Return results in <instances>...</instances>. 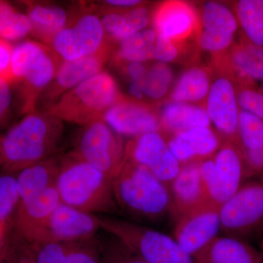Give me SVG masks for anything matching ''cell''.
<instances>
[{
    "label": "cell",
    "mask_w": 263,
    "mask_h": 263,
    "mask_svg": "<svg viewBox=\"0 0 263 263\" xmlns=\"http://www.w3.org/2000/svg\"><path fill=\"white\" fill-rule=\"evenodd\" d=\"M64 134V124L46 110L24 115L2 136L3 164L5 172L22 170L54 155Z\"/></svg>",
    "instance_id": "6da1fadb"
},
{
    "label": "cell",
    "mask_w": 263,
    "mask_h": 263,
    "mask_svg": "<svg viewBox=\"0 0 263 263\" xmlns=\"http://www.w3.org/2000/svg\"><path fill=\"white\" fill-rule=\"evenodd\" d=\"M112 190L118 209L132 219L158 222L173 216L168 186L141 164L125 159Z\"/></svg>",
    "instance_id": "7a4b0ae2"
},
{
    "label": "cell",
    "mask_w": 263,
    "mask_h": 263,
    "mask_svg": "<svg viewBox=\"0 0 263 263\" xmlns=\"http://www.w3.org/2000/svg\"><path fill=\"white\" fill-rule=\"evenodd\" d=\"M56 188L62 202L82 212L114 214L119 210L112 180L74 151L62 157Z\"/></svg>",
    "instance_id": "3957f363"
},
{
    "label": "cell",
    "mask_w": 263,
    "mask_h": 263,
    "mask_svg": "<svg viewBox=\"0 0 263 263\" xmlns=\"http://www.w3.org/2000/svg\"><path fill=\"white\" fill-rule=\"evenodd\" d=\"M122 96L113 76L103 70L62 95L46 111L62 122L84 126L103 119Z\"/></svg>",
    "instance_id": "277c9868"
},
{
    "label": "cell",
    "mask_w": 263,
    "mask_h": 263,
    "mask_svg": "<svg viewBox=\"0 0 263 263\" xmlns=\"http://www.w3.org/2000/svg\"><path fill=\"white\" fill-rule=\"evenodd\" d=\"M101 229L148 263H195L172 237L133 221L99 215Z\"/></svg>",
    "instance_id": "5b68a950"
},
{
    "label": "cell",
    "mask_w": 263,
    "mask_h": 263,
    "mask_svg": "<svg viewBox=\"0 0 263 263\" xmlns=\"http://www.w3.org/2000/svg\"><path fill=\"white\" fill-rule=\"evenodd\" d=\"M62 62L48 45L25 41L13 46L11 74L23 91L30 112L49 86Z\"/></svg>",
    "instance_id": "8992f818"
},
{
    "label": "cell",
    "mask_w": 263,
    "mask_h": 263,
    "mask_svg": "<svg viewBox=\"0 0 263 263\" xmlns=\"http://www.w3.org/2000/svg\"><path fill=\"white\" fill-rule=\"evenodd\" d=\"M199 169L210 201L220 208L248 177L241 148L229 141L224 142L215 155L201 161Z\"/></svg>",
    "instance_id": "52a82bcc"
},
{
    "label": "cell",
    "mask_w": 263,
    "mask_h": 263,
    "mask_svg": "<svg viewBox=\"0 0 263 263\" xmlns=\"http://www.w3.org/2000/svg\"><path fill=\"white\" fill-rule=\"evenodd\" d=\"M221 230L247 242L263 235V174L247 183L220 208Z\"/></svg>",
    "instance_id": "ba28073f"
},
{
    "label": "cell",
    "mask_w": 263,
    "mask_h": 263,
    "mask_svg": "<svg viewBox=\"0 0 263 263\" xmlns=\"http://www.w3.org/2000/svg\"><path fill=\"white\" fill-rule=\"evenodd\" d=\"M74 152L110 180L125 162L126 146L103 119L84 126L76 139Z\"/></svg>",
    "instance_id": "9c48e42d"
},
{
    "label": "cell",
    "mask_w": 263,
    "mask_h": 263,
    "mask_svg": "<svg viewBox=\"0 0 263 263\" xmlns=\"http://www.w3.org/2000/svg\"><path fill=\"white\" fill-rule=\"evenodd\" d=\"M49 46L62 61L91 56L110 47L101 18L91 13L74 16Z\"/></svg>",
    "instance_id": "30bf717a"
},
{
    "label": "cell",
    "mask_w": 263,
    "mask_h": 263,
    "mask_svg": "<svg viewBox=\"0 0 263 263\" xmlns=\"http://www.w3.org/2000/svg\"><path fill=\"white\" fill-rule=\"evenodd\" d=\"M141 164L167 186L181 168L160 132L136 137L126 145V158Z\"/></svg>",
    "instance_id": "8fae6325"
},
{
    "label": "cell",
    "mask_w": 263,
    "mask_h": 263,
    "mask_svg": "<svg viewBox=\"0 0 263 263\" xmlns=\"http://www.w3.org/2000/svg\"><path fill=\"white\" fill-rule=\"evenodd\" d=\"M219 230L220 207L209 203L176 219L174 238L195 258L217 238Z\"/></svg>",
    "instance_id": "7c38bea8"
},
{
    "label": "cell",
    "mask_w": 263,
    "mask_h": 263,
    "mask_svg": "<svg viewBox=\"0 0 263 263\" xmlns=\"http://www.w3.org/2000/svg\"><path fill=\"white\" fill-rule=\"evenodd\" d=\"M103 120L118 135L141 136L160 132V114L152 105L122 96L103 115Z\"/></svg>",
    "instance_id": "4fadbf2b"
},
{
    "label": "cell",
    "mask_w": 263,
    "mask_h": 263,
    "mask_svg": "<svg viewBox=\"0 0 263 263\" xmlns=\"http://www.w3.org/2000/svg\"><path fill=\"white\" fill-rule=\"evenodd\" d=\"M99 228L97 215L61 202L52 213L37 242L72 243L87 240L92 238Z\"/></svg>",
    "instance_id": "5bb4252c"
},
{
    "label": "cell",
    "mask_w": 263,
    "mask_h": 263,
    "mask_svg": "<svg viewBox=\"0 0 263 263\" xmlns=\"http://www.w3.org/2000/svg\"><path fill=\"white\" fill-rule=\"evenodd\" d=\"M60 202L56 186L19 200L13 216L17 236L27 243L37 242L48 219Z\"/></svg>",
    "instance_id": "9a60e30c"
},
{
    "label": "cell",
    "mask_w": 263,
    "mask_h": 263,
    "mask_svg": "<svg viewBox=\"0 0 263 263\" xmlns=\"http://www.w3.org/2000/svg\"><path fill=\"white\" fill-rule=\"evenodd\" d=\"M205 110L211 122L226 138L239 146L238 125L239 105L237 91L229 78L220 77L212 84L208 95Z\"/></svg>",
    "instance_id": "2e32d148"
},
{
    "label": "cell",
    "mask_w": 263,
    "mask_h": 263,
    "mask_svg": "<svg viewBox=\"0 0 263 263\" xmlns=\"http://www.w3.org/2000/svg\"><path fill=\"white\" fill-rule=\"evenodd\" d=\"M110 52L109 47L91 56L72 61H62L54 79L41 96L47 103V107L67 91L103 72Z\"/></svg>",
    "instance_id": "e0dca14e"
},
{
    "label": "cell",
    "mask_w": 263,
    "mask_h": 263,
    "mask_svg": "<svg viewBox=\"0 0 263 263\" xmlns=\"http://www.w3.org/2000/svg\"><path fill=\"white\" fill-rule=\"evenodd\" d=\"M154 30L157 35L168 39L178 46L197 32L199 15L193 7L182 1L161 3L152 15Z\"/></svg>",
    "instance_id": "ac0fdd59"
},
{
    "label": "cell",
    "mask_w": 263,
    "mask_h": 263,
    "mask_svg": "<svg viewBox=\"0 0 263 263\" xmlns=\"http://www.w3.org/2000/svg\"><path fill=\"white\" fill-rule=\"evenodd\" d=\"M200 162L181 166L179 174L169 185L173 217L176 219L212 203L200 176Z\"/></svg>",
    "instance_id": "d6986e66"
},
{
    "label": "cell",
    "mask_w": 263,
    "mask_h": 263,
    "mask_svg": "<svg viewBox=\"0 0 263 263\" xmlns=\"http://www.w3.org/2000/svg\"><path fill=\"white\" fill-rule=\"evenodd\" d=\"M165 138L170 150L181 166L209 158L221 146L219 136L207 127L193 128Z\"/></svg>",
    "instance_id": "ffe728a7"
},
{
    "label": "cell",
    "mask_w": 263,
    "mask_h": 263,
    "mask_svg": "<svg viewBox=\"0 0 263 263\" xmlns=\"http://www.w3.org/2000/svg\"><path fill=\"white\" fill-rule=\"evenodd\" d=\"M223 56L216 59L219 67H224L230 77L238 79L245 87L252 81H263V46L245 38L233 44Z\"/></svg>",
    "instance_id": "44dd1931"
},
{
    "label": "cell",
    "mask_w": 263,
    "mask_h": 263,
    "mask_svg": "<svg viewBox=\"0 0 263 263\" xmlns=\"http://www.w3.org/2000/svg\"><path fill=\"white\" fill-rule=\"evenodd\" d=\"M195 263H262V253L247 242L233 237H217L201 253Z\"/></svg>",
    "instance_id": "7402d4cb"
},
{
    "label": "cell",
    "mask_w": 263,
    "mask_h": 263,
    "mask_svg": "<svg viewBox=\"0 0 263 263\" xmlns=\"http://www.w3.org/2000/svg\"><path fill=\"white\" fill-rule=\"evenodd\" d=\"M160 133L167 136L200 127H210L205 108L195 104L170 102L160 114Z\"/></svg>",
    "instance_id": "603a6c76"
},
{
    "label": "cell",
    "mask_w": 263,
    "mask_h": 263,
    "mask_svg": "<svg viewBox=\"0 0 263 263\" xmlns=\"http://www.w3.org/2000/svg\"><path fill=\"white\" fill-rule=\"evenodd\" d=\"M62 157L52 156L18 172L16 179L19 200L56 186Z\"/></svg>",
    "instance_id": "cb8c5ba5"
},
{
    "label": "cell",
    "mask_w": 263,
    "mask_h": 263,
    "mask_svg": "<svg viewBox=\"0 0 263 263\" xmlns=\"http://www.w3.org/2000/svg\"><path fill=\"white\" fill-rule=\"evenodd\" d=\"M27 15L32 23L31 34L48 46L74 17L70 16L63 7L45 3L29 5Z\"/></svg>",
    "instance_id": "d4e9b609"
},
{
    "label": "cell",
    "mask_w": 263,
    "mask_h": 263,
    "mask_svg": "<svg viewBox=\"0 0 263 263\" xmlns=\"http://www.w3.org/2000/svg\"><path fill=\"white\" fill-rule=\"evenodd\" d=\"M101 21L107 38L120 42L145 29L150 15L148 8L140 5L122 11L105 12Z\"/></svg>",
    "instance_id": "484cf974"
},
{
    "label": "cell",
    "mask_w": 263,
    "mask_h": 263,
    "mask_svg": "<svg viewBox=\"0 0 263 263\" xmlns=\"http://www.w3.org/2000/svg\"><path fill=\"white\" fill-rule=\"evenodd\" d=\"M211 86L210 75L205 67H190L175 85L170 102L190 104L201 102L207 98Z\"/></svg>",
    "instance_id": "4316f807"
},
{
    "label": "cell",
    "mask_w": 263,
    "mask_h": 263,
    "mask_svg": "<svg viewBox=\"0 0 263 263\" xmlns=\"http://www.w3.org/2000/svg\"><path fill=\"white\" fill-rule=\"evenodd\" d=\"M154 29H143L120 41L114 53V63L148 62L152 60V51L157 41Z\"/></svg>",
    "instance_id": "83f0119b"
},
{
    "label": "cell",
    "mask_w": 263,
    "mask_h": 263,
    "mask_svg": "<svg viewBox=\"0 0 263 263\" xmlns=\"http://www.w3.org/2000/svg\"><path fill=\"white\" fill-rule=\"evenodd\" d=\"M235 10L246 39L263 46V0H240L235 3Z\"/></svg>",
    "instance_id": "f1b7e54d"
},
{
    "label": "cell",
    "mask_w": 263,
    "mask_h": 263,
    "mask_svg": "<svg viewBox=\"0 0 263 263\" xmlns=\"http://www.w3.org/2000/svg\"><path fill=\"white\" fill-rule=\"evenodd\" d=\"M18 111L29 113L23 91L13 79L0 77V131L10 125Z\"/></svg>",
    "instance_id": "f546056e"
},
{
    "label": "cell",
    "mask_w": 263,
    "mask_h": 263,
    "mask_svg": "<svg viewBox=\"0 0 263 263\" xmlns=\"http://www.w3.org/2000/svg\"><path fill=\"white\" fill-rule=\"evenodd\" d=\"M238 22L231 10L220 3L209 2L202 6L199 16V29L234 34Z\"/></svg>",
    "instance_id": "4dcf8cb0"
},
{
    "label": "cell",
    "mask_w": 263,
    "mask_h": 263,
    "mask_svg": "<svg viewBox=\"0 0 263 263\" xmlns=\"http://www.w3.org/2000/svg\"><path fill=\"white\" fill-rule=\"evenodd\" d=\"M14 245L33 263H67L70 248V243L59 241L27 243L21 238Z\"/></svg>",
    "instance_id": "1f68e13d"
},
{
    "label": "cell",
    "mask_w": 263,
    "mask_h": 263,
    "mask_svg": "<svg viewBox=\"0 0 263 263\" xmlns=\"http://www.w3.org/2000/svg\"><path fill=\"white\" fill-rule=\"evenodd\" d=\"M28 15L15 9L6 2L0 1V38L5 41H19L32 33Z\"/></svg>",
    "instance_id": "d6a6232c"
},
{
    "label": "cell",
    "mask_w": 263,
    "mask_h": 263,
    "mask_svg": "<svg viewBox=\"0 0 263 263\" xmlns=\"http://www.w3.org/2000/svg\"><path fill=\"white\" fill-rule=\"evenodd\" d=\"M173 80L174 74L167 63L156 62L149 64L146 76L141 81L144 102L145 100L156 101L163 98L168 92Z\"/></svg>",
    "instance_id": "836d02e7"
},
{
    "label": "cell",
    "mask_w": 263,
    "mask_h": 263,
    "mask_svg": "<svg viewBox=\"0 0 263 263\" xmlns=\"http://www.w3.org/2000/svg\"><path fill=\"white\" fill-rule=\"evenodd\" d=\"M238 141L242 151H255L263 147V121L254 114L240 110Z\"/></svg>",
    "instance_id": "e575fe53"
},
{
    "label": "cell",
    "mask_w": 263,
    "mask_h": 263,
    "mask_svg": "<svg viewBox=\"0 0 263 263\" xmlns=\"http://www.w3.org/2000/svg\"><path fill=\"white\" fill-rule=\"evenodd\" d=\"M17 174L0 171V221L14 216L19 202Z\"/></svg>",
    "instance_id": "d590c367"
},
{
    "label": "cell",
    "mask_w": 263,
    "mask_h": 263,
    "mask_svg": "<svg viewBox=\"0 0 263 263\" xmlns=\"http://www.w3.org/2000/svg\"><path fill=\"white\" fill-rule=\"evenodd\" d=\"M197 38L199 46L202 49L216 54H221L223 52L226 53L229 51L233 46L235 35L199 29Z\"/></svg>",
    "instance_id": "8d00e7d4"
},
{
    "label": "cell",
    "mask_w": 263,
    "mask_h": 263,
    "mask_svg": "<svg viewBox=\"0 0 263 263\" xmlns=\"http://www.w3.org/2000/svg\"><path fill=\"white\" fill-rule=\"evenodd\" d=\"M67 263H102L101 254L89 240L72 242Z\"/></svg>",
    "instance_id": "74e56055"
},
{
    "label": "cell",
    "mask_w": 263,
    "mask_h": 263,
    "mask_svg": "<svg viewBox=\"0 0 263 263\" xmlns=\"http://www.w3.org/2000/svg\"><path fill=\"white\" fill-rule=\"evenodd\" d=\"M102 263H148L117 240L104 249Z\"/></svg>",
    "instance_id": "f35d334b"
},
{
    "label": "cell",
    "mask_w": 263,
    "mask_h": 263,
    "mask_svg": "<svg viewBox=\"0 0 263 263\" xmlns=\"http://www.w3.org/2000/svg\"><path fill=\"white\" fill-rule=\"evenodd\" d=\"M240 110L254 114L263 121V93L250 88L243 87L237 91Z\"/></svg>",
    "instance_id": "ab89813d"
},
{
    "label": "cell",
    "mask_w": 263,
    "mask_h": 263,
    "mask_svg": "<svg viewBox=\"0 0 263 263\" xmlns=\"http://www.w3.org/2000/svg\"><path fill=\"white\" fill-rule=\"evenodd\" d=\"M179 55V46L168 39L157 35L152 51V60L167 63L177 60Z\"/></svg>",
    "instance_id": "60d3db41"
},
{
    "label": "cell",
    "mask_w": 263,
    "mask_h": 263,
    "mask_svg": "<svg viewBox=\"0 0 263 263\" xmlns=\"http://www.w3.org/2000/svg\"><path fill=\"white\" fill-rule=\"evenodd\" d=\"M149 62H127V63L114 64L120 69L123 76L129 84L133 82H141L144 79L148 70Z\"/></svg>",
    "instance_id": "b9f144b4"
},
{
    "label": "cell",
    "mask_w": 263,
    "mask_h": 263,
    "mask_svg": "<svg viewBox=\"0 0 263 263\" xmlns=\"http://www.w3.org/2000/svg\"><path fill=\"white\" fill-rule=\"evenodd\" d=\"M245 157L247 176L263 174V147L255 151H242Z\"/></svg>",
    "instance_id": "7bdbcfd3"
},
{
    "label": "cell",
    "mask_w": 263,
    "mask_h": 263,
    "mask_svg": "<svg viewBox=\"0 0 263 263\" xmlns=\"http://www.w3.org/2000/svg\"><path fill=\"white\" fill-rule=\"evenodd\" d=\"M13 49L9 42L0 38V77L13 79L11 74Z\"/></svg>",
    "instance_id": "ee69618b"
},
{
    "label": "cell",
    "mask_w": 263,
    "mask_h": 263,
    "mask_svg": "<svg viewBox=\"0 0 263 263\" xmlns=\"http://www.w3.org/2000/svg\"><path fill=\"white\" fill-rule=\"evenodd\" d=\"M103 5L107 6L106 12L122 11L140 6L142 2L139 0H108L103 2Z\"/></svg>",
    "instance_id": "f6af8a7d"
},
{
    "label": "cell",
    "mask_w": 263,
    "mask_h": 263,
    "mask_svg": "<svg viewBox=\"0 0 263 263\" xmlns=\"http://www.w3.org/2000/svg\"><path fill=\"white\" fill-rule=\"evenodd\" d=\"M8 249L12 263H33L15 245L8 247Z\"/></svg>",
    "instance_id": "bcb514c9"
},
{
    "label": "cell",
    "mask_w": 263,
    "mask_h": 263,
    "mask_svg": "<svg viewBox=\"0 0 263 263\" xmlns=\"http://www.w3.org/2000/svg\"><path fill=\"white\" fill-rule=\"evenodd\" d=\"M0 263H12L7 246H3L0 250Z\"/></svg>",
    "instance_id": "7dc6e473"
},
{
    "label": "cell",
    "mask_w": 263,
    "mask_h": 263,
    "mask_svg": "<svg viewBox=\"0 0 263 263\" xmlns=\"http://www.w3.org/2000/svg\"><path fill=\"white\" fill-rule=\"evenodd\" d=\"M7 223L5 221H0V250L3 248L4 243V238L5 232H6Z\"/></svg>",
    "instance_id": "c3c4849f"
},
{
    "label": "cell",
    "mask_w": 263,
    "mask_h": 263,
    "mask_svg": "<svg viewBox=\"0 0 263 263\" xmlns=\"http://www.w3.org/2000/svg\"><path fill=\"white\" fill-rule=\"evenodd\" d=\"M3 164V147H2V136H0V167Z\"/></svg>",
    "instance_id": "681fc988"
},
{
    "label": "cell",
    "mask_w": 263,
    "mask_h": 263,
    "mask_svg": "<svg viewBox=\"0 0 263 263\" xmlns=\"http://www.w3.org/2000/svg\"><path fill=\"white\" fill-rule=\"evenodd\" d=\"M261 253H262V255H263V243H262V250H261Z\"/></svg>",
    "instance_id": "f907efd6"
},
{
    "label": "cell",
    "mask_w": 263,
    "mask_h": 263,
    "mask_svg": "<svg viewBox=\"0 0 263 263\" xmlns=\"http://www.w3.org/2000/svg\"><path fill=\"white\" fill-rule=\"evenodd\" d=\"M261 87H262V93H263V81L262 83V86H261Z\"/></svg>",
    "instance_id": "816d5d0a"
},
{
    "label": "cell",
    "mask_w": 263,
    "mask_h": 263,
    "mask_svg": "<svg viewBox=\"0 0 263 263\" xmlns=\"http://www.w3.org/2000/svg\"><path fill=\"white\" fill-rule=\"evenodd\" d=\"M262 263H263V255H262Z\"/></svg>",
    "instance_id": "f5cc1de1"
}]
</instances>
